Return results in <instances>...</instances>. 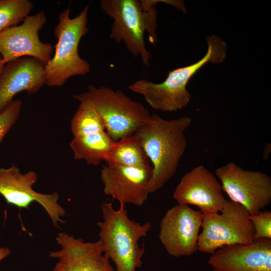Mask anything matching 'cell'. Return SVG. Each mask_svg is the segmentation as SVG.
<instances>
[{
	"mask_svg": "<svg viewBox=\"0 0 271 271\" xmlns=\"http://www.w3.org/2000/svg\"><path fill=\"white\" fill-rule=\"evenodd\" d=\"M5 65L6 64L4 63L2 56L0 55V76L4 71Z\"/></svg>",
	"mask_w": 271,
	"mask_h": 271,
	"instance_id": "obj_24",
	"label": "cell"
},
{
	"mask_svg": "<svg viewBox=\"0 0 271 271\" xmlns=\"http://www.w3.org/2000/svg\"><path fill=\"white\" fill-rule=\"evenodd\" d=\"M105 161L107 164H117L134 168L152 166L141 140L136 133L114 142Z\"/></svg>",
	"mask_w": 271,
	"mask_h": 271,
	"instance_id": "obj_18",
	"label": "cell"
},
{
	"mask_svg": "<svg viewBox=\"0 0 271 271\" xmlns=\"http://www.w3.org/2000/svg\"><path fill=\"white\" fill-rule=\"evenodd\" d=\"M161 0H100L102 11L113 20L109 37L117 43L123 42L134 56H140L143 64L149 65L151 53L144 40L146 31L149 41H156V5Z\"/></svg>",
	"mask_w": 271,
	"mask_h": 271,
	"instance_id": "obj_4",
	"label": "cell"
},
{
	"mask_svg": "<svg viewBox=\"0 0 271 271\" xmlns=\"http://www.w3.org/2000/svg\"><path fill=\"white\" fill-rule=\"evenodd\" d=\"M254 230V240L265 238L271 239V212L260 211L255 215H249Z\"/></svg>",
	"mask_w": 271,
	"mask_h": 271,
	"instance_id": "obj_21",
	"label": "cell"
},
{
	"mask_svg": "<svg viewBox=\"0 0 271 271\" xmlns=\"http://www.w3.org/2000/svg\"><path fill=\"white\" fill-rule=\"evenodd\" d=\"M222 190L230 200L242 205L255 215L271 202V178L259 171L246 170L230 162L215 173Z\"/></svg>",
	"mask_w": 271,
	"mask_h": 271,
	"instance_id": "obj_9",
	"label": "cell"
},
{
	"mask_svg": "<svg viewBox=\"0 0 271 271\" xmlns=\"http://www.w3.org/2000/svg\"><path fill=\"white\" fill-rule=\"evenodd\" d=\"M37 178L35 172L22 173L15 165L8 168H0V194L8 204L19 208H27L34 201L39 203L53 224L58 226L59 223L64 222L61 217L65 214L64 209L58 203V194L56 192L43 194L35 191L33 186Z\"/></svg>",
	"mask_w": 271,
	"mask_h": 271,
	"instance_id": "obj_12",
	"label": "cell"
},
{
	"mask_svg": "<svg viewBox=\"0 0 271 271\" xmlns=\"http://www.w3.org/2000/svg\"><path fill=\"white\" fill-rule=\"evenodd\" d=\"M60 249L50 256L59 259L52 271H115L105 254L100 240L85 242L65 232L56 237Z\"/></svg>",
	"mask_w": 271,
	"mask_h": 271,
	"instance_id": "obj_14",
	"label": "cell"
},
{
	"mask_svg": "<svg viewBox=\"0 0 271 271\" xmlns=\"http://www.w3.org/2000/svg\"><path fill=\"white\" fill-rule=\"evenodd\" d=\"M45 64L24 57L5 65L0 76V113L14 100L18 93L29 95L38 92L46 83Z\"/></svg>",
	"mask_w": 271,
	"mask_h": 271,
	"instance_id": "obj_17",
	"label": "cell"
},
{
	"mask_svg": "<svg viewBox=\"0 0 271 271\" xmlns=\"http://www.w3.org/2000/svg\"><path fill=\"white\" fill-rule=\"evenodd\" d=\"M211 271H271V239L221 247L208 260Z\"/></svg>",
	"mask_w": 271,
	"mask_h": 271,
	"instance_id": "obj_16",
	"label": "cell"
},
{
	"mask_svg": "<svg viewBox=\"0 0 271 271\" xmlns=\"http://www.w3.org/2000/svg\"><path fill=\"white\" fill-rule=\"evenodd\" d=\"M22 106L20 99L12 101L0 113V144L4 137L18 120Z\"/></svg>",
	"mask_w": 271,
	"mask_h": 271,
	"instance_id": "obj_20",
	"label": "cell"
},
{
	"mask_svg": "<svg viewBox=\"0 0 271 271\" xmlns=\"http://www.w3.org/2000/svg\"><path fill=\"white\" fill-rule=\"evenodd\" d=\"M74 98L80 104L70 122L73 136L70 149L75 159L98 165L105 161L114 142L106 131L91 103L82 93L75 95Z\"/></svg>",
	"mask_w": 271,
	"mask_h": 271,
	"instance_id": "obj_8",
	"label": "cell"
},
{
	"mask_svg": "<svg viewBox=\"0 0 271 271\" xmlns=\"http://www.w3.org/2000/svg\"><path fill=\"white\" fill-rule=\"evenodd\" d=\"M115 209L111 202L103 201L101 205L102 221L97 222L105 254L116 265L115 271H136L142 264L145 247L139 241L146 236L152 225L129 218L125 204L119 203Z\"/></svg>",
	"mask_w": 271,
	"mask_h": 271,
	"instance_id": "obj_3",
	"label": "cell"
},
{
	"mask_svg": "<svg viewBox=\"0 0 271 271\" xmlns=\"http://www.w3.org/2000/svg\"><path fill=\"white\" fill-rule=\"evenodd\" d=\"M206 53L198 61L169 71L166 79L161 83L140 79L128 85V89L142 95L154 109L173 112L184 108L191 99L187 89L191 78L206 64H220L226 57L227 45L222 38L212 34L206 37Z\"/></svg>",
	"mask_w": 271,
	"mask_h": 271,
	"instance_id": "obj_2",
	"label": "cell"
},
{
	"mask_svg": "<svg viewBox=\"0 0 271 271\" xmlns=\"http://www.w3.org/2000/svg\"><path fill=\"white\" fill-rule=\"evenodd\" d=\"M191 122L188 116L166 120L153 114L135 133L152 164L150 194L162 188L176 173L187 147L185 132Z\"/></svg>",
	"mask_w": 271,
	"mask_h": 271,
	"instance_id": "obj_1",
	"label": "cell"
},
{
	"mask_svg": "<svg viewBox=\"0 0 271 271\" xmlns=\"http://www.w3.org/2000/svg\"><path fill=\"white\" fill-rule=\"evenodd\" d=\"M270 144H266L264 147L263 157L264 160H266L270 153Z\"/></svg>",
	"mask_w": 271,
	"mask_h": 271,
	"instance_id": "obj_23",
	"label": "cell"
},
{
	"mask_svg": "<svg viewBox=\"0 0 271 271\" xmlns=\"http://www.w3.org/2000/svg\"><path fill=\"white\" fill-rule=\"evenodd\" d=\"M33 8L29 0H0V33L23 22Z\"/></svg>",
	"mask_w": 271,
	"mask_h": 271,
	"instance_id": "obj_19",
	"label": "cell"
},
{
	"mask_svg": "<svg viewBox=\"0 0 271 271\" xmlns=\"http://www.w3.org/2000/svg\"><path fill=\"white\" fill-rule=\"evenodd\" d=\"M82 94L90 101L114 142L132 135L148 121L151 114L141 103L121 90L89 85Z\"/></svg>",
	"mask_w": 271,
	"mask_h": 271,
	"instance_id": "obj_6",
	"label": "cell"
},
{
	"mask_svg": "<svg viewBox=\"0 0 271 271\" xmlns=\"http://www.w3.org/2000/svg\"><path fill=\"white\" fill-rule=\"evenodd\" d=\"M45 12L29 15L22 24L0 33V55L5 64L24 57L36 58L44 64L51 59L54 47L42 42L39 32L47 23Z\"/></svg>",
	"mask_w": 271,
	"mask_h": 271,
	"instance_id": "obj_10",
	"label": "cell"
},
{
	"mask_svg": "<svg viewBox=\"0 0 271 271\" xmlns=\"http://www.w3.org/2000/svg\"><path fill=\"white\" fill-rule=\"evenodd\" d=\"M249 215L242 205L229 200L219 213H203L198 250L212 254L224 246L252 243L254 230Z\"/></svg>",
	"mask_w": 271,
	"mask_h": 271,
	"instance_id": "obj_7",
	"label": "cell"
},
{
	"mask_svg": "<svg viewBox=\"0 0 271 271\" xmlns=\"http://www.w3.org/2000/svg\"><path fill=\"white\" fill-rule=\"evenodd\" d=\"M11 251L9 248L0 247V261L10 255Z\"/></svg>",
	"mask_w": 271,
	"mask_h": 271,
	"instance_id": "obj_22",
	"label": "cell"
},
{
	"mask_svg": "<svg viewBox=\"0 0 271 271\" xmlns=\"http://www.w3.org/2000/svg\"><path fill=\"white\" fill-rule=\"evenodd\" d=\"M220 182L203 165L185 173L173 197L178 204L196 206L202 213H219L225 201Z\"/></svg>",
	"mask_w": 271,
	"mask_h": 271,
	"instance_id": "obj_15",
	"label": "cell"
},
{
	"mask_svg": "<svg viewBox=\"0 0 271 271\" xmlns=\"http://www.w3.org/2000/svg\"><path fill=\"white\" fill-rule=\"evenodd\" d=\"M152 166L134 168L107 164L101 170L103 192L119 203L142 206L148 200Z\"/></svg>",
	"mask_w": 271,
	"mask_h": 271,
	"instance_id": "obj_13",
	"label": "cell"
},
{
	"mask_svg": "<svg viewBox=\"0 0 271 271\" xmlns=\"http://www.w3.org/2000/svg\"><path fill=\"white\" fill-rule=\"evenodd\" d=\"M89 9L88 5L72 18L69 6L60 13L54 31L57 39L54 55L45 66V84L48 86H63L69 78L90 72L88 62L82 58L78 52L81 39L89 32Z\"/></svg>",
	"mask_w": 271,
	"mask_h": 271,
	"instance_id": "obj_5",
	"label": "cell"
},
{
	"mask_svg": "<svg viewBox=\"0 0 271 271\" xmlns=\"http://www.w3.org/2000/svg\"><path fill=\"white\" fill-rule=\"evenodd\" d=\"M203 213L189 205L178 204L170 208L162 218L159 238L170 255L190 256L197 250Z\"/></svg>",
	"mask_w": 271,
	"mask_h": 271,
	"instance_id": "obj_11",
	"label": "cell"
}]
</instances>
